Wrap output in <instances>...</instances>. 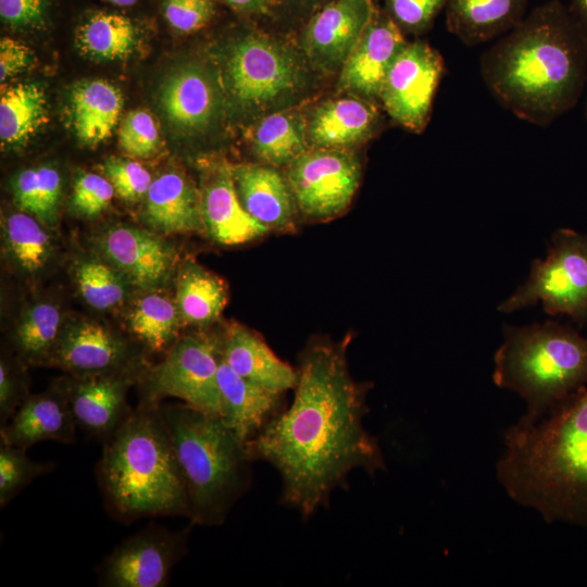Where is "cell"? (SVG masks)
Returning <instances> with one entry per match:
<instances>
[{"label":"cell","mask_w":587,"mask_h":587,"mask_svg":"<svg viewBox=\"0 0 587 587\" xmlns=\"http://www.w3.org/2000/svg\"><path fill=\"white\" fill-rule=\"evenodd\" d=\"M52 466L30 460L26 449L0 440V508L3 509L36 477Z\"/></svg>","instance_id":"cell-37"},{"label":"cell","mask_w":587,"mask_h":587,"mask_svg":"<svg viewBox=\"0 0 587 587\" xmlns=\"http://www.w3.org/2000/svg\"><path fill=\"white\" fill-rule=\"evenodd\" d=\"M215 55L227 111L234 110L249 124L302 107L319 91L320 73L297 42L252 30L226 41Z\"/></svg>","instance_id":"cell-7"},{"label":"cell","mask_w":587,"mask_h":587,"mask_svg":"<svg viewBox=\"0 0 587 587\" xmlns=\"http://www.w3.org/2000/svg\"><path fill=\"white\" fill-rule=\"evenodd\" d=\"M93 246L97 254L139 291L163 289L178 267L179 254L174 245L147 227L108 225L95 235Z\"/></svg>","instance_id":"cell-14"},{"label":"cell","mask_w":587,"mask_h":587,"mask_svg":"<svg viewBox=\"0 0 587 587\" xmlns=\"http://www.w3.org/2000/svg\"><path fill=\"white\" fill-rule=\"evenodd\" d=\"M528 0H448L446 25L466 46L499 38L527 14Z\"/></svg>","instance_id":"cell-26"},{"label":"cell","mask_w":587,"mask_h":587,"mask_svg":"<svg viewBox=\"0 0 587 587\" xmlns=\"http://www.w3.org/2000/svg\"><path fill=\"white\" fill-rule=\"evenodd\" d=\"M221 351L224 361L237 374L268 390L285 394L297 385L298 371L280 360L255 332L241 324L225 327Z\"/></svg>","instance_id":"cell-25"},{"label":"cell","mask_w":587,"mask_h":587,"mask_svg":"<svg viewBox=\"0 0 587 587\" xmlns=\"http://www.w3.org/2000/svg\"><path fill=\"white\" fill-rule=\"evenodd\" d=\"M122 150L134 158H149L160 146L158 125L153 116L145 110L130 111L118 129Z\"/></svg>","instance_id":"cell-40"},{"label":"cell","mask_w":587,"mask_h":587,"mask_svg":"<svg viewBox=\"0 0 587 587\" xmlns=\"http://www.w3.org/2000/svg\"><path fill=\"white\" fill-rule=\"evenodd\" d=\"M188 527L172 530L150 524L124 539L98 567V584L105 587H163L173 567L188 551Z\"/></svg>","instance_id":"cell-13"},{"label":"cell","mask_w":587,"mask_h":587,"mask_svg":"<svg viewBox=\"0 0 587 587\" xmlns=\"http://www.w3.org/2000/svg\"><path fill=\"white\" fill-rule=\"evenodd\" d=\"M225 282L193 260L175 274V301L184 326L207 327L217 321L227 303Z\"/></svg>","instance_id":"cell-29"},{"label":"cell","mask_w":587,"mask_h":587,"mask_svg":"<svg viewBox=\"0 0 587 587\" xmlns=\"http://www.w3.org/2000/svg\"><path fill=\"white\" fill-rule=\"evenodd\" d=\"M495 353L494 383L526 404L528 426L587 385V336L557 322L505 326Z\"/></svg>","instance_id":"cell-6"},{"label":"cell","mask_w":587,"mask_h":587,"mask_svg":"<svg viewBox=\"0 0 587 587\" xmlns=\"http://www.w3.org/2000/svg\"><path fill=\"white\" fill-rule=\"evenodd\" d=\"M112 4L120 5V7H130L137 3L138 0H107Z\"/></svg>","instance_id":"cell-48"},{"label":"cell","mask_w":587,"mask_h":587,"mask_svg":"<svg viewBox=\"0 0 587 587\" xmlns=\"http://www.w3.org/2000/svg\"><path fill=\"white\" fill-rule=\"evenodd\" d=\"M35 62L33 50L25 43L3 37L0 40V80L8 79L30 68Z\"/></svg>","instance_id":"cell-45"},{"label":"cell","mask_w":587,"mask_h":587,"mask_svg":"<svg viewBox=\"0 0 587 587\" xmlns=\"http://www.w3.org/2000/svg\"><path fill=\"white\" fill-rule=\"evenodd\" d=\"M221 355V335L197 330L178 337L161 362L140 373L138 407H159L163 399L173 397L220 416Z\"/></svg>","instance_id":"cell-8"},{"label":"cell","mask_w":587,"mask_h":587,"mask_svg":"<svg viewBox=\"0 0 587 587\" xmlns=\"http://www.w3.org/2000/svg\"><path fill=\"white\" fill-rule=\"evenodd\" d=\"M76 422L62 380L47 391L30 395L0 427V440L23 449L43 441L73 444Z\"/></svg>","instance_id":"cell-21"},{"label":"cell","mask_w":587,"mask_h":587,"mask_svg":"<svg viewBox=\"0 0 587 587\" xmlns=\"http://www.w3.org/2000/svg\"><path fill=\"white\" fill-rule=\"evenodd\" d=\"M47 121L45 90L34 83L7 86L0 97L2 147L23 146Z\"/></svg>","instance_id":"cell-33"},{"label":"cell","mask_w":587,"mask_h":587,"mask_svg":"<svg viewBox=\"0 0 587 587\" xmlns=\"http://www.w3.org/2000/svg\"><path fill=\"white\" fill-rule=\"evenodd\" d=\"M57 301L40 299L28 304L15 325L12 344L17 357L29 365H47L64 327Z\"/></svg>","instance_id":"cell-32"},{"label":"cell","mask_w":587,"mask_h":587,"mask_svg":"<svg viewBox=\"0 0 587 587\" xmlns=\"http://www.w3.org/2000/svg\"><path fill=\"white\" fill-rule=\"evenodd\" d=\"M407 41L388 14L376 9L338 74L337 91L378 102L388 68Z\"/></svg>","instance_id":"cell-19"},{"label":"cell","mask_w":587,"mask_h":587,"mask_svg":"<svg viewBox=\"0 0 587 587\" xmlns=\"http://www.w3.org/2000/svg\"><path fill=\"white\" fill-rule=\"evenodd\" d=\"M138 377L136 373H103L63 379L77 427L102 442L108 439L133 411L127 392Z\"/></svg>","instance_id":"cell-18"},{"label":"cell","mask_w":587,"mask_h":587,"mask_svg":"<svg viewBox=\"0 0 587 587\" xmlns=\"http://www.w3.org/2000/svg\"><path fill=\"white\" fill-rule=\"evenodd\" d=\"M200 193L204 233L213 241L237 246L261 238L270 232L241 204L229 164L213 163L204 167Z\"/></svg>","instance_id":"cell-20"},{"label":"cell","mask_w":587,"mask_h":587,"mask_svg":"<svg viewBox=\"0 0 587 587\" xmlns=\"http://www.w3.org/2000/svg\"><path fill=\"white\" fill-rule=\"evenodd\" d=\"M385 12L404 35L428 32L448 0H384Z\"/></svg>","instance_id":"cell-41"},{"label":"cell","mask_w":587,"mask_h":587,"mask_svg":"<svg viewBox=\"0 0 587 587\" xmlns=\"http://www.w3.org/2000/svg\"><path fill=\"white\" fill-rule=\"evenodd\" d=\"M187 488L191 523L223 524L251 482L241 442L220 416L187 403L160 404Z\"/></svg>","instance_id":"cell-5"},{"label":"cell","mask_w":587,"mask_h":587,"mask_svg":"<svg viewBox=\"0 0 587 587\" xmlns=\"http://www.w3.org/2000/svg\"><path fill=\"white\" fill-rule=\"evenodd\" d=\"M233 9L246 13H264L272 0H223Z\"/></svg>","instance_id":"cell-46"},{"label":"cell","mask_w":587,"mask_h":587,"mask_svg":"<svg viewBox=\"0 0 587 587\" xmlns=\"http://www.w3.org/2000/svg\"><path fill=\"white\" fill-rule=\"evenodd\" d=\"M114 195V188L105 176L80 172L73 184L70 209L74 215L91 220L108 210Z\"/></svg>","instance_id":"cell-38"},{"label":"cell","mask_w":587,"mask_h":587,"mask_svg":"<svg viewBox=\"0 0 587 587\" xmlns=\"http://www.w3.org/2000/svg\"><path fill=\"white\" fill-rule=\"evenodd\" d=\"M49 4L50 0H0V16L13 28H40Z\"/></svg>","instance_id":"cell-44"},{"label":"cell","mask_w":587,"mask_h":587,"mask_svg":"<svg viewBox=\"0 0 587 587\" xmlns=\"http://www.w3.org/2000/svg\"><path fill=\"white\" fill-rule=\"evenodd\" d=\"M201 61L175 67L159 90L160 109L171 126L187 138L212 135L225 120L226 95L218 68Z\"/></svg>","instance_id":"cell-12"},{"label":"cell","mask_w":587,"mask_h":587,"mask_svg":"<svg viewBox=\"0 0 587 587\" xmlns=\"http://www.w3.org/2000/svg\"><path fill=\"white\" fill-rule=\"evenodd\" d=\"M141 220L163 236L204 233L200 189L180 172L160 174L143 199Z\"/></svg>","instance_id":"cell-24"},{"label":"cell","mask_w":587,"mask_h":587,"mask_svg":"<svg viewBox=\"0 0 587 587\" xmlns=\"http://www.w3.org/2000/svg\"><path fill=\"white\" fill-rule=\"evenodd\" d=\"M97 477L108 512L120 522L190 516L186 484L160 405L133 409L103 441Z\"/></svg>","instance_id":"cell-4"},{"label":"cell","mask_w":587,"mask_h":587,"mask_svg":"<svg viewBox=\"0 0 587 587\" xmlns=\"http://www.w3.org/2000/svg\"><path fill=\"white\" fill-rule=\"evenodd\" d=\"M497 102L519 118L548 126L573 109L587 87V39L566 4L535 7L480 57Z\"/></svg>","instance_id":"cell-2"},{"label":"cell","mask_w":587,"mask_h":587,"mask_svg":"<svg viewBox=\"0 0 587 587\" xmlns=\"http://www.w3.org/2000/svg\"><path fill=\"white\" fill-rule=\"evenodd\" d=\"M120 89L104 79L77 83L70 93V117L78 140L89 147L111 137L122 113Z\"/></svg>","instance_id":"cell-27"},{"label":"cell","mask_w":587,"mask_h":587,"mask_svg":"<svg viewBox=\"0 0 587 587\" xmlns=\"http://www.w3.org/2000/svg\"><path fill=\"white\" fill-rule=\"evenodd\" d=\"M235 187L246 211L268 230L287 232L298 208L284 174L268 164L230 165Z\"/></svg>","instance_id":"cell-23"},{"label":"cell","mask_w":587,"mask_h":587,"mask_svg":"<svg viewBox=\"0 0 587 587\" xmlns=\"http://www.w3.org/2000/svg\"><path fill=\"white\" fill-rule=\"evenodd\" d=\"M47 365L71 375L136 373L147 367L139 351L104 323L78 319L64 324Z\"/></svg>","instance_id":"cell-15"},{"label":"cell","mask_w":587,"mask_h":587,"mask_svg":"<svg viewBox=\"0 0 587 587\" xmlns=\"http://www.w3.org/2000/svg\"><path fill=\"white\" fill-rule=\"evenodd\" d=\"M503 440L496 475L508 496L549 523L587 528V385Z\"/></svg>","instance_id":"cell-3"},{"label":"cell","mask_w":587,"mask_h":587,"mask_svg":"<svg viewBox=\"0 0 587 587\" xmlns=\"http://www.w3.org/2000/svg\"><path fill=\"white\" fill-rule=\"evenodd\" d=\"M163 15L178 33L190 34L203 28L215 13L212 0H164Z\"/></svg>","instance_id":"cell-43"},{"label":"cell","mask_w":587,"mask_h":587,"mask_svg":"<svg viewBox=\"0 0 587 587\" xmlns=\"http://www.w3.org/2000/svg\"><path fill=\"white\" fill-rule=\"evenodd\" d=\"M72 276L82 299L92 309L120 308L135 289L126 277L100 255H83L72 266Z\"/></svg>","instance_id":"cell-36"},{"label":"cell","mask_w":587,"mask_h":587,"mask_svg":"<svg viewBox=\"0 0 587 587\" xmlns=\"http://www.w3.org/2000/svg\"><path fill=\"white\" fill-rule=\"evenodd\" d=\"M444 75L438 50L421 39L408 40L388 68L378 102L396 124L420 134L430 120Z\"/></svg>","instance_id":"cell-11"},{"label":"cell","mask_w":587,"mask_h":587,"mask_svg":"<svg viewBox=\"0 0 587 587\" xmlns=\"http://www.w3.org/2000/svg\"><path fill=\"white\" fill-rule=\"evenodd\" d=\"M220 419L243 444L254 438L285 408L284 394L237 374L222 358L217 370Z\"/></svg>","instance_id":"cell-22"},{"label":"cell","mask_w":587,"mask_h":587,"mask_svg":"<svg viewBox=\"0 0 587 587\" xmlns=\"http://www.w3.org/2000/svg\"><path fill=\"white\" fill-rule=\"evenodd\" d=\"M382 105L338 92L304 112L309 148L353 150L377 136L385 126Z\"/></svg>","instance_id":"cell-17"},{"label":"cell","mask_w":587,"mask_h":587,"mask_svg":"<svg viewBox=\"0 0 587 587\" xmlns=\"http://www.w3.org/2000/svg\"><path fill=\"white\" fill-rule=\"evenodd\" d=\"M347 347V339L311 342L300 357L292 403L245 444L251 462L277 470L280 502L304 519L346 488L352 471L386 470L378 438L363 425L371 385L351 377Z\"/></svg>","instance_id":"cell-1"},{"label":"cell","mask_w":587,"mask_h":587,"mask_svg":"<svg viewBox=\"0 0 587 587\" xmlns=\"http://www.w3.org/2000/svg\"><path fill=\"white\" fill-rule=\"evenodd\" d=\"M102 171L112 184L115 195L129 203L143 200L153 180L143 165L126 158L107 159Z\"/></svg>","instance_id":"cell-39"},{"label":"cell","mask_w":587,"mask_h":587,"mask_svg":"<svg viewBox=\"0 0 587 587\" xmlns=\"http://www.w3.org/2000/svg\"><path fill=\"white\" fill-rule=\"evenodd\" d=\"M13 200L18 210L35 216L46 227L58 225L62 200V177L50 165L28 167L11 179Z\"/></svg>","instance_id":"cell-35"},{"label":"cell","mask_w":587,"mask_h":587,"mask_svg":"<svg viewBox=\"0 0 587 587\" xmlns=\"http://www.w3.org/2000/svg\"><path fill=\"white\" fill-rule=\"evenodd\" d=\"M249 143L262 163L287 167L310 149L302 107L276 111L251 123Z\"/></svg>","instance_id":"cell-28"},{"label":"cell","mask_w":587,"mask_h":587,"mask_svg":"<svg viewBox=\"0 0 587 587\" xmlns=\"http://www.w3.org/2000/svg\"><path fill=\"white\" fill-rule=\"evenodd\" d=\"M375 11L373 0H334L311 17L297 43L320 74H339Z\"/></svg>","instance_id":"cell-16"},{"label":"cell","mask_w":587,"mask_h":587,"mask_svg":"<svg viewBox=\"0 0 587 587\" xmlns=\"http://www.w3.org/2000/svg\"><path fill=\"white\" fill-rule=\"evenodd\" d=\"M361 160L353 150L310 148L286 167L298 211L325 221L341 214L357 192Z\"/></svg>","instance_id":"cell-10"},{"label":"cell","mask_w":587,"mask_h":587,"mask_svg":"<svg viewBox=\"0 0 587 587\" xmlns=\"http://www.w3.org/2000/svg\"><path fill=\"white\" fill-rule=\"evenodd\" d=\"M585 114L587 117V87H586V98H585Z\"/></svg>","instance_id":"cell-49"},{"label":"cell","mask_w":587,"mask_h":587,"mask_svg":"<svg viewBox=\"0 0 587 587\" xmlns=\"http://www.w3.org/2000/svg\"><path fill=\"white\" fill-rule=\"evenodd\" d=\"M567 10L587 39V0H569Z\"/></svg>","instance_id":"cell-47"},{"label":"cell","mask_w":587,"mask_h":587,"mask_svg":"<svg viewBox=\"0 0 587 587\" xmlns=\"http://www.w3.org/2000/svg\"><path fill=\"white\" fill-rule=\"evenodd\" d=\"M538 302L550 315L587 324V234L571 228L554 232L547 255L533 261L527 280L498 309L512 313Z\"/></svg>","instance_id":"cell-9"},{"label":"cell","mask_w":587,"mask_h":587,"mask_svg":"<svg viewBox=\"0 0 587 587\" xmlns=\"http://www.w3.org/2000/svg\"><path fill=\"white\" fill-rule=\"evenodd\" d=\"M42 223L35 216L16 211L2 220V252L16 272L35 277L43 273L53 261L55 243Z\"/></svg>","instance_id":"cell-31"},{"label":"cell","mask_w":587,"mask_h":587,"mask_svg":"<svg viewBox=\"0 0 587 587\" xmlns=\"http://www.w3.org/2000/svg\"><path fill=\"white\" fill-rule=\"evenodd\" d=\"M23 365L5 355L0 361V426H3L20 405L30 396L27 389Z\"/></svg>","instance_id":"cell-42"},{"label":"cell","mask_w":587,"mask_h":587,"mask_svg":"<svg viewBox=\"0 0 587 587\" xmlns=\"http://www.w3.org/2000/svg\"><path fill=\"white\" fill-rule=\"evenodd\" d=\"M125 324L149 352H167L184 327L176 301L163 289L140 290L127 308Z\"/></svg>","instance_id":"cell-30"},{"label":"cell","mask_w":587,"mask_h":587,"mask_svg":"<svg viewBox=\"0 0 587 587\" xmlns=\"http://www.w3.org/2000/svg\"><path fill=\"white\" fill-rule=\"evenodd\" d=\"M139 33L124 15L97 12L77 28L75 42L82 54L97 61L125 59L138 46Z\"/></svg>","instance_id":"cell-34"}]
</instances>
